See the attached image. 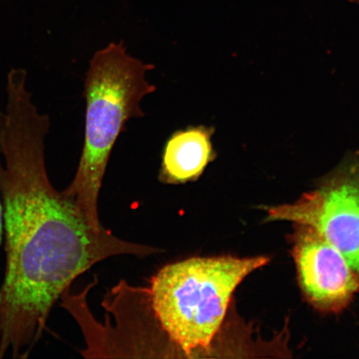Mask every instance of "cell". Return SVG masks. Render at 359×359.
Listing matches in <instances>:
<instances>
[{
  "mask_svg": "<svg viewBox=\"0 0 359 359\" xmlns=\"http://www.w3.org/2000/svg\"><path fill=\"white\" fill-rule=\"evenodd\" d=\"M0 195L6 269L0 286V358H24L41 338L49 313L77 278L115 255L146 257L154 247L97 230L49 180L45 140L50 119L28 84L6 88Z\"/></svg>",
  "mask_w": 359,
  "mask_h": 359,
  "instance_id": "obj_1",
  "label": "cell"
},
{
  "mask_svg": "<svg viewBox=\"0 0 359 359\" xmlns=\"http://www.w3.org/2000/svg\"><path fill=\"white\" fill-rule=\"evenodd\" d=\"M266 257H191L167 264L140 294L151 312L167 353L184 358L214 353L237 287Z\"/></svg>",
  "mask_w": 359,
  "mask_h": 359,
  "instance_id": "obj_2",
  "label": "cell"
},
{
  "mask_svg": "<svg viewBox=\"0 0 359 359\" xmlns=\"http://www.w3.org/2000/svg\"><path fill=\"white\" fill-rule=\"evenodd\" d=\"M154 65L128 55L123 42L93 55L85 79L84 142L77 172L65 192L94 228H103L97 202L110 156L129 119L141 118L140 102L156 91L146 79Z\"/></svg>",
  "mask_w": 359,
  "mask_h": 359,
  "instance_id": "obj_3",
  "label": "cell"
},
{
  "mask_svg": "<svg viewBox=\"0 0 359 359\" xmlns=\"http://www.w3.org/2000/svg\"><path fill=\"white\" fill-rule=\"evenodd\" d=\"M266 219L307 224L338 249L359 280V151L293 203L267 206Z\"/></svg>",
  "mask_w": 359,
  "mask_h": 359,
  "instance_id": "obj_4",
  "label": "cell"
},
{
  "mask_svg": "<svg viewBox=\"0 0 359 359\" xmlns=\"http://www.w3.org/2000/svg\"><path fill=\"white\" fill-rule=\"evenodd\" d=\"M292 255L306 302L323 313H339L359 293V280L347 259L316 229L294 224Z\"/></svg>",
  "mask_w": 359,
  "mask_h": 359,
  "instance_id": "obj_5",
  "label": "cell"
},
{
  "mask_svg": "<svg viewBox=\"0 0 359 359\" xmlns=\"http://www.w3.org/2000/svg\"><path fill=\"white\" fill-rule=\"evenodd\" d=\"M214 128L189 126L174 132L165 142L159 181L168 185L196 182L217 157L212 136Z\"/></svg>",
  "mask_w": 359,
  "mask_h": 359,
  "instance_id": "obj_6",
  "label": "cell"
},
{
  "mask_svg": "<svg viewBox=\"0 0 359 359\" xmlns=\"http://www.w3.org/2000/svg\"><path fill=\"white\" fill-rule=\"evenodd\" d=\"M4 111L0 109V163H1V134L3 128ZM4 233V210L1 195H0V244H1Z\"/></svg>",
  "mask_w": 359,
  "mask_h": 359,
  "instance_id": "obj_7",
  "label": "cell"
},
{
  "mask_svg": "<svg viewBox=\"0 0 359 359\" xmlns=\"http://www.w3.org/2000/svg\"><path fill=\"white\" fill-rule=\"evenodd\" d=\"M348 1L359 4V0H348Z\"/></svg>",
  "mask_w": 359,
  "mask_h": 359,
  "instance_id": "obj_8",
  "label": "cell"
}]
</instances>
